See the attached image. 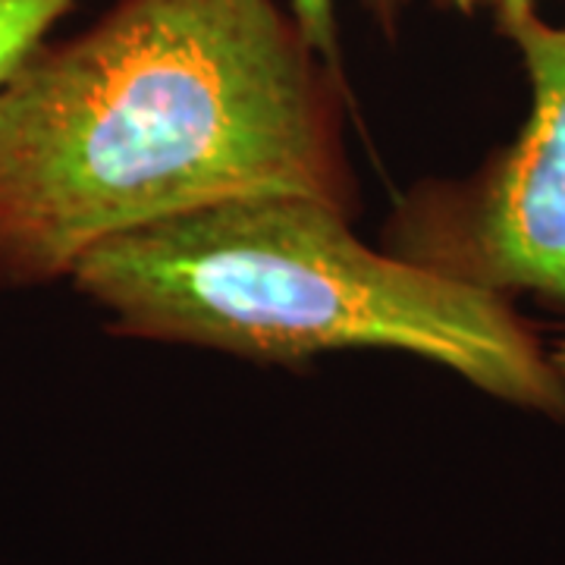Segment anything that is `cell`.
Here are the masks:
<instances>
[{
	"label": "cell",
	"instance_id": "cell-1",
	"mask_svg": "<svg viewBox=\"0 0 565 565\" xmlns=\"http://www.w3.org/2000/svg\"><path fill=\"white\" fill-rule=\"evenodd\" d=\"M343 98L280 0H114L0 85V282L236 199L349 214Z\"/></svg>",
	"mask_w": 565,
	"mask_h": 565
},
{
	"label": "cell",
	"instance_id": "cell-2",
	"mask_svg": "<svg viewBox=\"0 0 565 565\" xmlns=\"http://www.w3.org/2000/svg\"><path fill=\"white\" fill-rule=\"evenodd\" d=\"M70 277L126 337L277 364L408 352L565 418L553 362L505 296L364 245L349 214L318 199L258 195L151 223L95 245Z\"/></svg>",
	"mask_w": 565,
	"mask_h": 565
},
{
	"label": "cell",
	"instance_id": "cell-3",
	"mask_svg": "<svg viewBox=\"0 0 565 565\" xmlns=\"http://www.w3.org/2000/svg\"><path fill=\"white\" fill-rule=\"evenodd\" d=\"M531 85L515 141L465 182L412 192L390 223L393 255L487 292H534L565 318V25L534 7L497 17ZM565 393V327L550 352Z\"/></svg>",
	"mask_w": 565,
	"mask_h": 565
},
{
	"label": "cell",
	"instance_id": "cell-4",
	"mask_svg": "<svg viewBox=\"0 0 565 565\" xmlns=\"http://www.w3.org/2000/svg\"><path fill=\"white\" fill-rule=\"evenodd\" d=\"M79 0H0V85Z\"/></svg>",
	"mask_w": 565,
	"mask_h": 565
},
{
	"label": "cell",
	"instance_id": "cell-5",
	"mask_svg": "<svg viewBox=\"0 0 565 565\" xmlns=\"http://www.w3.org/2000/svg\"><path fill=\"white\" fill-rule=\"evenodd\" d=\"M371 20L384 29V35H396L405 17L408 0H362ZM289 13L299 22L305 41L321 54L333 70H343L340 51V22H337V0H289Z\"/></svg>",
	"mask_w": 565,
	"mask_h": 565
},
{
	"label": "cell",
	"instance_id": "cell-6",
	"mask_svg": "<svg viewBox=\"0 0 565 565\" xmlns=\"http://www.w3.org/2000/svg\"><path fill=\"white\" fill-rule=\"evenodd\" d=\"M437 3H444L456 13H465V17H475L478 10H493V17H503V13L534 7V0H437Z\"/></svg>",
	"mask_w": 565,
	"mask_h": 565
}]
</instances>
